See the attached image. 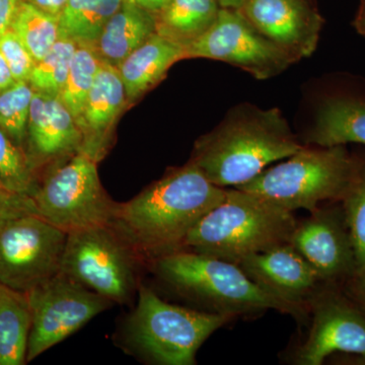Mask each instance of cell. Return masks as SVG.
Masks as SVG:
<instances>
[{"mask_svg":"<svg viewBox=\"0 0 365 365\" xmlns=\"http://www.w3.org/2000/svg\"><path fill=\"white\" fill-rule=\"evenodd\" d=\"M123 1L131 2L155 14L162 11L169 0H123Z\"/></svg>","mask_w":365,"mask_h":365,"instance_id":"e575fe53","label":"cell"},{"mask_svg":"<svg viewBox=\"0 0 365 365\" xmlns=\"http://www.w3.org/2000/svg\"><path fill=\"white\" fill-rule=\"evenodd\" d=\"M26 295L32 314L26 362L66 340L113 304L62 271Z\"/></svg>","mask_w":365,"mask_h":365,"instance_id":"9c48e42d","label":"cell"},{"mask_svg":"<svg viewBox=\"0 0 365 365\" xmlns=\"http://www.w3.org/2000/svg\"><path fill=\"white\" fill-rule=\"evenodd\" d=\"M343 201L345 222L354 253V274L360 289H365V174L359 175Z\"/></svg>","mask_w":365,"mask_h":365,"instance_id":"83f0119b","label":"cell"},{"mask_svg":"<svg viewBox=\"0 0 365 365\" xmlns=\"http://www.w3.org/2000/svg\"><path fill=\"white\" fill-rule=\"evenodd\" d=\"M34 90L29 81H16L0 93V129L25 150Z\"/></svg>","mask_w":365,"mask_h":365,"instance_id":"4316f807","label":"cell"},{"mask_svg":"<svg viewBox=\"0 0 365 365\" xmlns=\"http://www.w3.org/2000/svg\"><path fill=\"white\" fill-rule=\"evenodd\" d=\"M102 62L97 51L88 46H78L74 53L66 85L59 97L78 123Z\"/></svg>","mask_w":365,"mask_h":365,"instance_id":"d4e9b609","label":"cell"},{"mask_svg":"<svg viewBox=\"0 0 365 365\" xmlns=\"http://www.w3.org/2000/svg\"><path fill=\"white\" fill-rule=\"evenodd\" d=\"M24 1L32 4L45 13L59 18L60 14L63 11L68 0H24Z\"/></svg>","mask_w":365,"mask_h":365,"instance_id":"d6a6232c","label":"cell"},{"mask_svg":"<svg viewBox=\"0 0 365 365\" xmlns=\"http://www.w3.org/2000/svg\"><path fill=\"white\" fill-rule=\"evenodd\" d=\"M28 215H38L32 197L14 191L0 180V227Z\"/></svg>","mask_w":365,"mask_h":365,"instance_id":"4dcf8cb0","label":"cell"},{"mask_svg":"<svg viewBox=\"0 0 365 365\" xmlns=\"http://www.w3.org/2000/svg\"><path fill=\"white\" fill-rule=\"evenodd\" d=\"M14 83H16V79H14L11 69L7 66L6 60L0 53V93L11 88Z\"/></svg>","mask_w":365,"mask_h":365,"instance_id":"836d02e7","label":"cell"},{"mask_svg":"<svg viewBox=\"0 0 365 365\" xmlns=\"http://www.w3.org/2000/svg\"><path fill=\"white\" fill-rule=\"evenodd\" d=\"M83 143L81 127L59 96L34 91L25 151L37 179L73 157Z\"/></svg>","mask_w":365,"mask_h":365,"instance_id":"4fadbf2b","label":"cell"},{"mask_svg":"<svg viewBox=\"0 0 365 365\" xmlns=\"http://www.w3.org/2000/svg\"><path fill=\"white\" fill-rule=\"evenodd\" d=\"M67 234L39 215L0 227V283L26 292L61 271Z\"/></svg>","mask_w":365,"mask_h":365,"instance_id":"30bf717a","label":"cell"},{"mask_svg":"<svg viewBox=\"0 0 365 365\" xmlns=\"http://www.w3.org/2000/svg\"><path fill=\"white\" fill-rule=\"evenodd\" d=\"M247 0H217L222 9H241Z\"/></svg>","mask_w":365,"mask_h":365,"instance_id":"d590c367","label":"cell"},{"mask_svg":"<svg viewBox=\"0 0 365 365\" xmlns=\"http://www.w3.org/2000/svg\"><path fill=\"white\" fill-rule=\"evenodd\" d=\"M239 266L262 289L294 307L302 317L304 304L323 281L290 242L251 255Z\"/></svg>","mask_w":365,"mask_h":365,"instance_id":"5bb4252c","label":"cell"},{"mask_svg":"<svg viewBox=\"0 0 365 365\" xmlns=\"http://www.w3.org/2000/svg\"><path fill=\"white\" fill-rule=\"evenodd\" d=\"M11 29L36 62L40 61L60 38L58 16L45 13L26 1L21 4Z\"/></svg>","mask_w":365,"mask_h":365,"instance_id":"cb8c5ba5","label":"cell"},{"mask_svg":"<svg viewBox=\"0 0 365 365\" xmlns=\"http://www.w3.org/2000/svg\"><path fill=\"white\" fill-rule=\"evenodd\" d=\"M240 11L294 61L316 50L321 19L302 0H247Z\"/></svg>","mask_w":365,"mask_h":365,"instance_id":"9a60e30c","label":"cell"},{"mask_svg":"<svg viewBox=\"0 0 365 365\" xmlns=\"http://www.w3.org/2000/svg\"><path fill=\"white\" fill-rule=\"evenodd\" d=\"M297 225L292 211L256 194L227 190L190 230L182 249L239 265L251 255L289 242Z\"/></svg>","mask_w":365,"mask_h":365,"instance_id":"3957f363","label":"cell"},{"mask_svg":"<svg viewBox=\"0 0 365 365\" xmlns=\"http://www.w3.org/2000/svg\"><path fill=\"white\" fill-rule=\"evenodd\" d=\"M304 146L279 110L237 108L196 143L191 162L216 186H242Z\"/></svg>","mask_w":365,"mask_h":365,"instance_id":"7a4b0ae2","label":"cell"},{"mask_svg":"<svg viewBox=\"0 0 365 365\" xmlns=\"http://www.w3.org/2000/svg\"><path fill=\"white\" fill-rule=\"evenodd\" d=\"M123 0H68L60 14V37L95 49L103 29Z\"/></svg>","mask_w":365,"mask_h":365,"instance_id":"603a6c76","label":"cell"},{"mask_svg":"<svg viewBox=\"0 0 365 365\" xmlns=\"http://www.w3.org/2000/svg\"><path fill=\"white\" fill-rule=\"evenodd\" d=\"M185 59L182 46L158 33L134 50L118 66L128 102L160 83L173 64Z\"/></svg>","mask_w":365,"mask_h":365,"instance_id":"ac0fdd59","label":"cell"},{"mask_svg":"<svg viewBox=\"0 0 365 365\" xmlns=\"http://www.w3.org/2000/svg\"><path fill=\"white\" fill-rule=\"evenodd\" d=\"M126 102L119 69L103 60L78 122L83 135L81 150L97 162L104 155L110 130Z\"/></svg>","mask_w":365,"mask_h":365,"instance_id":"e0dca14e","label":"cell"},{"mask_svg":"<svg viewBox=\"0 0 365 365\" xmlns=\"http://www.w3.org/2000/svg\"><path fill=\"white\" fill-rule=\"evenodd\" d=\"M31 326L28 295L0 283V365L26 364Z\"/></svg>","mask_w":365,"mask_h":365,"instance_id":"7402d4cb","label":"cell"},{"mask_svg":"<svg viewBox=\"0 0 365 365\" xmlns=\"http://www.w3.org/2000/svg\"><path fill=\"white\" fill-rule=\"evenodd\" d=\"M235 317L174 306L140 285L127 332L131 344L155 364L193 365L203 343Z\"/></svg>","mask_w":365,"mask_h":365,"instance_id":"8992f818","label":"cell"},{"mask_svg":"<svg viewBox=\"0 0 365 365\" xmlns=\"http://www.w3.org/2000/svg\"><path fill=\"white\" fill-rule=\"evenodd\" d=\"M155 33V14L131 2L123 1L106 24L95 50L104 61L118 66Z\"/></svg>","mask_w":365,"mask_h":365,"instance_id":"d6986e66","label":"cell"},{"mask_svg":"<svg viewBox=\"0 0 365 365\" xmlns=\"http://www.w3.org/2000/svg\"><path fill=\"white\" fill-rule=\"evenodd\" d=\"M307 141L321 148L365 145V103L351 98L326 101L317 113Z\"/></svg>","mask_w":365,"mask_h":365,"instance_id":"ffe728a7","label":"cell"},{"mask_svg":"<svg viewBox=\"0 0 365 365\" xmlns=\"http://www.w3.org/2000/svg\"><path fill=\"white\" fill-rule=\"evenodd\" d=\"M220 60L248 71L258 79L277 76L294 62L262 35L240 9H222L213 25L185 47V59Z\"/></svg>","mask_w":365,"mask_h":365,"instance_id":"8fae6325","label":"cell"},{"mask_svg":"<svg viewBox=\"0 0 365 365\" xmlns=\"http://www.w3.org/2000/svg\"><path fill=\"white\" fill-rule=\"evenodd\" d=\"M155 272L180 294L207 304L217 313H256L276 309L281 313L302 314L273 295L262 289L237 264L178 250L158 257Z\"/></svg>","mask_w":365,"mask_h":365,"instance_id":"277c9868","label":"cell"},{"mask_svg":"<svg viewBox=\"0 0 365 365\" xmlns=\"http://www.w3.org/2000/svg\"><path fill=\"white\" fill-rule=\"evenodd\" d=\"M0 180L9 188L32 197L38 179L31 167L26 151L19 148L0 129Z\"/></svg>","mask_w":365,"mask_h":365,"instance_id":"f1b7e54d","label":"cell"},{"mask_svg":"<svg viewBox=\"0 0 365 365\" xmlns=\"http://www.w3.org/2000/svg\"><path fill=\"white\" fill-rule=\"evenodd\" d=\"M344 145L302 148L287 162L264 170L237 189L261 196L294 212L318 210L326 200L343 199L359 177Z\"/></svg>","mask_w":365,"mask_h":365,"instance_id":"5b68a950","label":"cell"},{"mask_svg":"<svg viewBox=\"0 0 365 365\" xmlns=\"http://www.w3.org/2000/svg\"><path fill=\"white\" fill-rule=\"evenodd\" d=\"M78 47L74 41L60 37L50 51L36 62L29 81L33 90L55 97L60 96Z\"/></svg>","mask_w":365,"mask_h":365,"instance_id":"484cf974","label":"cell"},{"mask_svg":"<svg viewBox=\"0 0 365 365\" xmlns=\"http://www.w3.org/2000/svg\"><path fill=\"white\" fill-rule=\"evenodd\" d=\"M97 163L81 150L46 172L33 195L38 215L66 234L112 225L118 203L103 189Z\"/></svg>","mask_w":365,"mask_h":365,"instance_id":"52a82bcc","label":"cell"},{"mask_svg":"<svg viewBox=\"0 0 365 365\" xmlns=\"http://www.w3.org/2000/svg\"><path fill=\"white\" fill-rule=\"evenodd\" d=\"M227 191L190 162L128 202L118 203L113 225L141 257L158 258L181 250L190 230L222 202Z\"/></svg>","mask_w":365,"mask_h":365,"instance_id":"6da1fadb","label":"cell"},{"mask_svg":"<svg viewBox=\"0 0 365 365\" xmlns=\"http://www.w3.org/2000/svg\"><path fill=\"white\" fill-rule=\"evenodd\" d=\"M141 258L114 225H100L67 234L61 271L113 304H123L137 289Z\"/></svg>","mask_w":365,"mask_h":365,"instance_id":"ba28073f","label":"cell"},{"mask_svg":"<svg viewBox=\"0 0 365 365\" xmlns=\"http://www.w3.org/2000/svg\"><path fill=\"white\" fill-rule=\"evenodd\" d=\"M356 28L360 34L365 36V11H362L361 16L357 20Z\"/></svg>","mask_w":365,"mask_h":365,"instance_id":"8d00e7d4","label":"cell"},{"mask_svg":"<svg viewBox=\"0 0 365 365\" xmlns=\"http://www.w3.org/2000/svg\"><path fill=\"white\" fill-rule=\"evenodd\" d=\"M220 11L217 0H169L155 14L157 33L185 49L213 25Z\"/></svg>","mask_w":365,"mask_h":365,"instance_id":"44dd1931","label":"cell"},{"mask_svg":"<svg viewBox=\"0 0 365 365\" xmlns=\"http://www.w3.org/2000/svg\"><path fill=\"white\" fill-rule=\"evenodd\" d=\"M0 53L6 60L16 81H29L35 59L26 45L11 29L0 37Z\"/></svg>","mask_w":365,"mask_h":365,"instance_id":"f546056e","label":"cell"},{"mask_svg":"<svg viewBox=\"0 0 365 365\" xmlns=\"http://www.w3.org/2000/svg\"><path fill=\"white\" fill-rule=\"evenodd\" d=\"M289 242L323 281L354 273V253L343 211L312 212L297 225Z\"/></svg>","mask_w":365,"mask_h":365,"instance_id":"2e32d148","label":"cell"},{"mask_svg":"<svg viewBox=\"0 0 365 365\" xmlns=\"http://www.w3.org/2000/svg\"><path fill=\"white\" fill-rule=\"evenodd\" d=\"M24 0H0V37L13 25Z\"/></svg>","mask_w":365,"mask_h":365,"instance_id":"1f68e13d","label":"cell"},{"mask_svg":"<svg viewBox=\"0 0 365 365\" xmlns=\"http://www.w3.org/2000/svg\"><path fill=\"white\" fill-rule=\"evenodd\" d=\"M309 304L313 313L309 337L295 354L300 365H321L334 353L365 359V316L342 297L316 292Z\"/></svg>","mask_w":365,"mask_h":365,"instance_id":"7c38bea8","label":"cell"},{"mask_svg":"<svg viewBox=\"0 0 365 365\" xmlns=\"http://www.w3.org/2000/svg\"><path fill=\"white\" fill-rule=\"evenodd\" d=\"M360 292H361L362 304H364L365 309V289H360Z\"/></svg>","mask_w":365,"mask_h":365,"instance_id":"74e56055","label":"cell"},{"mask_svg":"<svg viewBox=\"0 0 365 365\" xmlns=\"http://www.w3.org/2000/svg\"><path fill=\"white\" fill-rule=\"evenodd\" d=\"M364 6H365V0H364Z\"/></svg>","mask_w":365,"mask_h":365,"instance_id":"f35d334b","label":"cell"}]
</instances>
